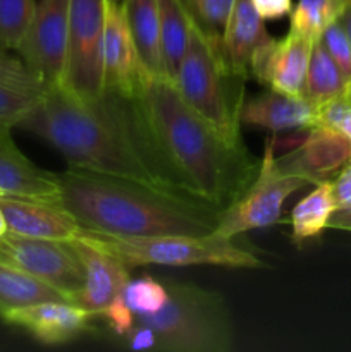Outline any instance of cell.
Masks as SVG:
<instances>
[{"instance_id":"cell-1","label":"cell","mask_w":351,"mask_h":352,"mask_svg":"<svg viewBox=\"0 0 351 352\" xmlns=\"http://www.w3.org/2000/svg\"><path fill=\"white\" fill-rule=\"evenodd\" d=\"M134 95L162 158L188 195L220 212L243 195L260 165L246 148L224 141L171 79L141 74Z\"/></svg>"},{"instance_id":"cell-2","label":"cell","mask_w":351,"mask_h":352,"mask_svg":"<svg viewBox=\"0 0 351 352\" xmlns=\"http://www.w3.org/2000/svg\"><path fill=\"white\" fill-rule=\"evenodd\" d=\"M61 206L83 229L123 237L209 236L220 210L138 182L71 168L58 174Z\"/></svg>"},{"instance_id":"cell-3","label":"cell","mask_w":351,"mask_h":352,"mask_svg":"<svg viewBox=\"0 0 351 352\" xmlns=\"http://www.w3.org/2000/svg\"><path fill=\"white\" fill-rule=\"evenodd\" d=\"M19 127L48 141L71 168L126 179L165 192L102 110L95 103L79 102L62 86L41 93Z\"/></svg>"},{"instance_id":"cell-4","label":"cell","mask_w":351,"mask_h":352,"mask_svg":"<svg viewBox=\"0 0 351 352\" xmlns=\"http://www.w3.org/2000/svg\"><path fill=\"white\" fill-rule=\"evenodd\" d=\"M244 81L231 71L191 16V33L186 54L174 78L181 98L233 146L241 140V109L244 105Z\"/></svg>"},{"instance_id":"cell-5","label":"cell","mask_w":351,"mask_h":352,"mask_svg":"<svg viewBox=\"0 0 351 352\" xmlns=\"http://www.w3.org/2000/svg\"><path fill=\"white\" fill-rule=\"evenodd\" d=\"M167 301L155 315L134 316L153 330L158 351L227 352L233 349V322L220 294L191 282H167Z\"/></svg>"},{"instance_id":"cell-6","label":"cell","mask_w":351,"mask_h":352,"mask_svg":"<svg viewBox=\"0 0 351 352\" xmlns=\"http://www.w3.org/2000/svg\"><path fill=\"white\" fill-rule=\"evenodd\" d=\"M83 237L107 251L126 267L162 265V267H193L213 265L227 268H260L264 263L257 254L237 246L233 237L212 232L209 236H151L123 237L83 229Z\"/></svg>"},{"instance_id":"cell-7","label":"cell","mask_w":351,"mask_h":352,"mask_svg":"<svg viewBox=\"0 0 351 352\" xmlns=\"http://www.w3.org/2000/svg\"><path fill=\"white\" fill-rule=\"evenodd\" d=\"M274 144L275 138H268L257 175L243 195L220 212L219 226L213 232L224 237H236L248 230L274 226L281 220L286 199L310 184L306 179L279 167L274 157Z\"/></svg>"},{"instance_id":"cell-8","label":"cell","mask_w":351,"mask_h":352,"mask_svg":"<svg viewBox=\"0 0 351 352\" xmlns=\"http://www.w3.org/2000/svg\"><path fill=\"white\" fill-rule=\"evenodd\" d=\"M105 0H69V48L62 88L93 103L105 91L103 79Z\"/></svg>"},{"instance_id":"cell-9","label":"cell","mask_w":351,"mask_h":352,"mask_svg":"<svg viewBox=\"0 0 351 352\" xmlns=\"http://www.w3.org/2000/svg\"><path fill=\"white\" fill-rule=\"evenodd\" d=\"M0 261L52 285L69 302L85 287V265L69 241L38 239L7 230L0 236Z\"/></svg>"},{"instance_id":"cell-10","label":"cell","mask_w":351,"mask_h":352,"mask_svg":"<svg viewBox=\"0 0 351 352\" xmlns=\"http://www.w3.org/2000/svg\"><path fill=\"white\" fill-rule=\"evenodd\" d=\"M69 48V0H40L21 41L23 64L43 91L62 86Z\"/></svg>"},{"instance_id":"cell-11","label":"cell","mask_w":351,"mask_h":352,"mask_svg":"<svg viewBox=\"0 0 351 352\" xmlns=\"http://www.w3.org/2000/svg\"><path fill=\"white\" fill-rule=\"evenodd\" d=\"M313 43L315 41L292 31L282 40L272 38L253 54L250 74L274 91L305 96L306 72Z\"/></svg>"},{"instance_id":"cell-12","label":"cell","mask_w":351,"mask_h":352,"mask_svg":"<svg viewBox=\"0 0 351 352\" xmlns=\"http://www.w3.org/2000/svg\"><path fill=\"white\" fill-rule=\"evenodd\" d=\"M102 58L105 89L126 96L134 95L143 71L124 17L123 3L112 0H105Z\"/></svg>"},{"instance_id":"cell-13","label":"cell","mask_w":351,"mask_h":352,"mask_svg":"<svg viewBox=\"0 0 351 352\" xmlns=\"http://www.w3.org/2000/svg\"><path fill=\"white\" fill-rule=\"evenodd\" d=\"M275 160L284 172L299 175L310 184H317L351 160V144L339 131L313 126L301 146Z\"/></svg>"},{"instance_id":"cell-14","label":"cell","mask_w":351,"mask_h":352,"mask_svg":"<svg viewBox=\"0 0 351 352\" xmlns=\"http://www.w3.org/2000/svg\"><path fill=\"white\" fill-rule=\"evenodd\" d=\"M85 265V287L72 299V305L79 306L89 315H102L103 309L124 292L129 278V267L117 258L100 250L83 237L71 241Z\"/></svg>"},{"instance_id":"cell-15","label":"cell","mask_w":351,"mask_h":352,"mask_svg":"<svg viewBox=\"0 0 351 352\" xmlns=\"http://www.w3.org/2000/svg\"><path fill=\"white\" fill-rule=\"evenodd\" d=\"M0 206L9 230L19 236L71 243L83 234V226L76 217L55 203L0 196Z\"/></svg>"},{"instance_id":"cell-16","label":"cell","mask_w":351,"mask_h":352,"mask_svg":"<svg viewBox=\"0 0 351 352\" xmlns=\"http://www.w3.org/2000/svg\"><path fill=\"white\" fill-rule=\"evenodd\" d=\"M89 316V313L72 302L47 301L12 309L2 320L28 330L40 342L57 346L92 332Z\"/></svg>"},{"instance_id":"cell-17","label":"cell","mask_w":351,"mask_h":352,"mask_svg":"<svg viewBox=\"0 0 351 352\" xmlns=\"http://www.w3.org/2000/svg\"><path fill=\"white\" fill-rule=\"evenodd\" d=\"M0 192L61 205L58 174L34 165L16 146L10 129H0Z\"/></svg>"},{"instance_id":"cell-18","label":"cell","mask_w":351,"mask_h":352,"mask_svg":"<svg viewBox=\"0 0 351 352\" xmlns=\"http://www.w3.org/2000/svg\"><path fill=\"white\" fill-rule=\"evenodd\" d=\"M319 107L306 96H291L268 89L264 95L244 102L241 126H258L274 134L291 129H310L317 126Z\"/></svg>"},{"instance_id":"cell-19","label":"cell","mask_w":351,"mask_h":352,"mask_svg":"<svg viewBox=\"0 0 351 352\" xmlns=\"http://www.w3.org/2000/svg\"><path fill=\"white\" fill-rule=\"evenodd\" d=\"M270 40L264 19L258 16L251 0H236L222 36L224 58L231 71L246 79L253 54Z\"/></svg>"},{"instance_id":"cell-20","label":"cell","mask_w":351,"mask_h":352,"mask_svg":"<svg viewBox=\"0 0 351 352\" xmlns=\"http://www.w3.org/2000/svg\"><path fill=\"white\" fill-rule=\"evenodd\" d=\"M124 17L143 74L165 78L157 0H123Z\"/></svg>"},{"instance_id":"cell-21","label":"cell","mask_w":351,"mask_h":352,"mask_svg":"<svg viewBox=\"0 0 351 352\" xmlns=\"http://www.w3.org/2000/svg\"><path fill=\"white\" fill-rule=\"evenodd\" d=\"M165 76L174 81L189 43L191 14L184 0H157Z\"/></svg>"},{"instance_id":"cell-22","label":"cell","mask_w":351,"mask_h":352,"mask_svg":"<svg viewBox=\"0 0 351 352\" xmlns=\"http://www.w3.org/2000/svg\"><path fill=\"white\" fill-rule=\"evenodd\" d=\"M47 301H67V299L52 285L0 261V318L12 309Z\"/></svg>"},{"instance_id":"cell-23","label":"cell","mask_w":351,"mask_h":352,"mask_svg":"<svg viewBox=\"0 0 351 352\" xmlns=\"http://www.w3.org/2000/svg\"><path fill=\"white\" fill-rule=\"evenodd\" d=\"M336 199L332 192V181L326 179L315 184L291 212L292 239L295 243H303L306 239L320 236L329 229V220L336 212Z\"/></svg>"},{"instance_id":"cell-24","label":"cell","mask_w":351,"mask_h":352,"mask_svg":"<svg viewBox=\"0 0 351 352\" xmlns=\"http://www.w3.org/2000/svg\"><path fill=\"white\" fill-rule=\"evenodd\" d=\"M346 91L348 85L343 74L334 64L332 57L326 50L322 41L317 40L312 47V55H310L305 96L315 105H322L329 100L346 95Z\"/></svg>"},{"instance_id":"cell-25","label":"cell","mask_w":351,"mask_h":352,"mask_svg":"<svg viewBox=\"0 0 351 352\" xmlns=\"http://www.w3.org/2000/svg\"><path fill=\"white\" fill-rule=\"evenodd\" d=\"M350 0H298L291 10L289 31L308 40H320L323 31L339 19L344 6Z\"/></svg>"},{"instance_id":"cell-26","label":"cell","mask_w":351,"mask_h":352,"mask_svg":"<svg viewBox=\"0 0 351 352\" xmlns=\"http://www.w3.org/2000/svg\"><path fill=\"white\" fill-rule=\"evenodd\" d=\"M184 3L209 43L224 55L222 36L236 0H184Z\"/></svg>"},{"instance_id":"cell-27","label":"cell","mask_w":351,"mask_h":352,"mask_svg":"<svg viewBox=\"0 0 351 352\" xmlns=\"http://www.w3.org/2000/svg\"><path fill=\"white\" fill-rule=\"evenodd\" d=\"M34 10L36 0H0V52L19 48Z\"/></svg>"},{"instance_id":"cell-28","label":"cell","mask_w":351,"mask_h":352,"mask_svg":"<svg viewBox=\"0 0 351 352\" xmlns=\"http://www.w3.org/2000/svg\"><path fill=\"white\" fill-rule=\"evenodd\" d=\"M124 299L134 316L155 315L167 301V287L150 275L134 278L124 287Z\"/></svg>"},{"instance_id":"cell-29","label":"cell","mask_w":351,"mask_h":352,"mask_svg":"<svg viewBox=\"0 0 351 352\" xmlns=\"http://www.w3.org/2000/svg\"><path fill=\"white\" fill-rule=\"evenodd\" d=\"M41 93L23 91L0 82V129H12L36 105Z\"/></svg>"},{"instance_id":"cell-30","label":"cell","mask_w":351,"mask_h":352,"mask_svg":"<svg viewBox=\"0 0 351 352\" xmlns=\"http://www.w3.org/2000/svg\"><path fill=\"white\" fill-rule=\"evenodd\" d=\"M320 41L323 43L326 50L332 57L334 64L343 74L344 81H346L348 88L351 86V41L348 34L344 33L343 26L339 21H334L329 28L322 33Z\"/></svg>"},{"instance_id":"cell-31","label":"cell","mask_w":351,"mask_h":352,"mask_svg":"<svg viewBox=\"0 0 351 352\" xmlns=\"http://www.w3.org/2000/svg\"><path fill=\"white\" fill-rule=\"evenodd\" d=\"M0 82L12 88L23 89L31 93H43L36 79L31 76L23 60L7 55V52H0Z\"/></svg>"},{"instance_id":"cell-32","label":"cell","mask_w":351,"mask_h":352,"mask_svg":"<svg viewBox=\"0 0 351 352\" xmlns=\"http://www.w3.org/2000/svg\"><path fill=\"white\" fill-rule=\"evenodd\" d=\"M100 316L107 320L110 329L117 333L119 337H124L134 325V313L131 311L129 306H127L126 299H124V292L120 296H117Z\"/></svg>"},{"instance_id":"cell-33","label":"cell","mask_w":351,"mask_h":352,"mask_svg":"<svg viewBox=\"0 0 351 352\" xmlns=\"http://www.w3.org/2000/svg\"><path fill=\"white\" fill-rule=\"evenodd\" d=\"M124 342L127 347L133 351H143V349H155L157 347V337H155L153 330L141 323H134L133 329L124 336Z\"/></svg>"},{"instance_id":"cell-34","label":"cell","mask_w":351,"mask_h":352,"mask_svg":"<svg viewBox=\"0 0 351 352\" xmlns=\"http://www.w3.org/2000/svg\"><path fill=\"white\" fill-rule=\"evenodd\" d=\"M262 19H281L292 10V0H251Z\"/></svg>"},{"instance_id":"cell-35","label":"cell","mask_w":351,"mask_h":352,"mask_svg":"<svg viewBox=\"0 0 351 352\" xmlns=\"http://www.w3.org/2000/svg\"><path fill=\"white\" fill-rule=\"evenodd\" d=\"M332 192L337 208H343L351 201V160L341 168L332 181Z\"/></svg>"},{"instance_id":"cell-36","label":"cell","mask_w":351,"mask_h":352,"mask_svg":"<svg viewBox=\"0 0 351 352\" xmlns=\"http://www.w3.org/2000/svg\"><path fill=\"white\" fill-rule=\"evenodd\" d=\"M329 229L350 230L351 232V208H336L329 220Z\"/></svg>"},{"instance_id":"cell-37","label":"cell","mask_w":351,"mask_h":352,"mask_svg":"<svg viewBox=\"0 0 351 352\" xmlns=\"http://www.w3.org/2000/svg\"><path fill=\"white\" fill-rule=\"evenodd\" d=\"M337 21H339V24L343 26L344 33L348 34V38H350V41H351V0L346 3V6H344L343 12H341L339 19Z\"/></svg>"},{"instance_id":"cell-38","label":"cell","mask_w":351,"mask_h":352,"mask_svg":"<svg viewBox=\"0 0 351 352\" xmlns=\"http://www.w3.org/2000/svg\"><path fill=\"white\" fill-rule=\"evenodd\" d=\"M336 131H339V133L343 134V136L346 138V140L350 141V144H351V109L348 110L346 116H344L343 119H341V122L337 124Z\"/></svg>"},{"instance_id":"cell-39","label":"cell","mask_w":351,"mask_h":352,"mask_svg":"<svg viewBox=\"0 0 351 352\" xmlns=\"http://www.w3.org/2000/svg\"><path fill=\"white\" fill-rule=\"evenodd\" d=\"M7 230H9V226H7L6 215H3V210H2V206H0V236H3Z\"/></svg>"},{"instance_id":"cell-40","label":"cell","mask_w":351,"mask_h":352,"mask_svg":"<svg viewBox=\"0 0 351 352\" xmlns=\"http://www.w3.org/2000/svg\"><path fill=\"white\" fill-rule=\"evenodd\" d=\"M346 96H348V98L351 100V86H350V88H348V91H346Z\"/></svg>"},{"instance_id":"cell-41","label":"cell","mask_w":351,"mask_h":352,"mask_svg":"<svg viewBox=\"0 0 351 352\" xmlns=\"http://www.w3.org/2000/svg\"><path fill=\"white\" fill-rule=\"evenodd\" d=\"M112 2H119V0H112Z\"/></svg>"},{"instance_id":"cell-42","label":"cell","mask_w":351,"mask_h":352,"mask_svg":"<svg viewBox=\"0 0 351 352\" xmlns=\"http://www.w3.org/2000/svg\"><path fill=\"white\" fill-rule=\"evenodd\" d=\"M0 196H2V192H0Z\"/></svg>"}]
</instances>
